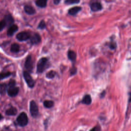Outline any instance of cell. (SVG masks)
<instances>
[{"instance_id":"obj_1","label":"cell","mask_w":131,"mask_h":131,"mask_svg":"<svg viewBox=\"0 0 131 131\" xmlns=\"http://www.w3.org/2000/svg\"><path fill=\"white\" fill-rule=\"evenodd\" d=\"M48 59L46 57H42L39 60L37 64V73H42L45 70L48 64Z\"/></svg>"},{"instance_id":"obj_2","label":"cell","mask_w":131,"mask_h":131,"mask_svg":"<svg viewBox=\"0 0 131 131\" xmlns=\"http://www.w3.org/2000/svg\"><path fill=\"white\" fill-rule=\"evenodd\" d=\"M17 122L20 126H25L28 123V119L27 114L25 112L21 113L17 118Z\"/></svg>"},{"instance_id":"obj_3","label":"cell","mask_w":131,"mask_h":131,"mask_svg":"<svg viewBox=\"0 0 131 131\" xmlns=\"http://www.w3.org/2000/svg\"><path fill=\"white\" fill-rule=\"evenodd\" d=\"M30 112L32 117L36 118L38 115V108L37 104L34 100L31 101L30 103Z\"/></svg>"},{"instance_id":"obj_4","label":"cell","mask_w":131,"mask_h":131,"mask_svg":"<svg viewBox=\"0 0 131 131\" xmlns=\"http://www.w3.org/2000/svg\"><path fill=\"white\" fill-rule=\"evenodd\" d=\"M23 75H24V79L26 83H27L28 86L31 88H33L34 85V81L32 79V77L31 76V75H30V74L28 72L25 71L24 72Z\"/></svg>"},{"instance_id":"obj_5","label":"cell","mask_w":131,"mask_h":131,"mask_svg":"<svg viewBox=\"0 0 131 131\" xmlns=\"http://www.w3.org/2000/svg\"><path fill=\"white\" fill-rule=\"evenodd\" d=\"M30 34L27 32H21L18 33L16 35V38L19 41H25L30 38Z\"/></svg>"},{"instance_id":"obj_6","label":"cell","mask_w":131,"mask_h":131,"mask_svg":"<svg viewBox=\"0 0 131 131\" xmlns=\"http://www.w3.org/2000/svg\"><path fill=\"white\" fill-rule=\"evenodd\" d=\"M19 92V88L14 86L11 87H8L7 89L8 95L10 97H14L16 96Z\"/></svg>"},{"instance_id":"obj_7","label":"cell","mask_w":131,"mask_h":131,"mask_svg":"<svg viewBox=\"0 0 131 131\" xmlns=\"http://www.w3.org/2000/svg\"><path fill=\"white\" fill-rule=\"evenodd\" d=\"M25 68L29 71L31 72L33 69V63L32 61V58L30 55H28L26 59L25 63Z\"/></svg>"},{"instance_id":"obj_8","label":"cell","mask_w":131,"mask_h":131,"mask_svg":"<svg viewBox=\"0 0 131 131\" xmlns=\"http://www.w3.org/2000/svg\"><path fill=\"white\" fill-rule=\"evenodd\" d=\"M90 8L92 11L96 12L102 9V5L98 2H94L90 4Z\"/></svg>"},{"instance_id":"obj_9","label":"cell","mask_w":131,"mask_h":131,"mask_svg":"<svg viewBox=\"0 0 131 131\" xmlns=\"http://www.w3.org/2000/svg\"><path fill=\"white\" fill-rule=\"evenodd\" d=\"M30 38L32 44H37L41 41L40 36L38 33H34Z\"/></svg>"},{"instance_id":"obj_10","label":"cell","mask_w":131,"mask_h":131,"mask_svg":"<svg viewBox=\"0 0 131 131\" xmlns=\"http://www.w3.org/2000/svg\"><path fill=\"white\" fill-rule=\"evenodd\" d=\"M18 30V27L16 25H12L10 26L9 28L7 31V35L8 36H12L14 33L16 32Z\"/></svg>"},{"instance_id":"obj_11","label":"cell","mask_w":131,"mask_h":131,"mask_svg":"<svg viewBox=\"0 0 131 131\" xmlns=\"http://www.w3.org/2000/svg\"><path fill=\"white\" fill-rule=\"evenodd\" d=\"M4 20L5 21L6 26H11L12 25V24L14 21L13 17L11 16V15L8 14L5 15Z\"/></svg>"},{"instance_id":"obj_12","label":"cell","mask_w":131,"mask_h":131,"mask_svg":"<svg viewBox=\"0 0 131 131\" xmlns=\"http://www.w3.org/2000/svg\"><path fill=\"white\" fill-rule=\"evenodd\" d=\"M81 9V8L80 7L76 6V7H74L69 10L68 13L70 15H76L77 13H78Z\"/></svg>"},{"instance_id":"obj_13","label":"cell","mask_w":131,"mask_h":131,"mask_svg":"<svg viewBox=\"0 0 131 131\" xmlns=\"http://www.w3.org/2000/svg\"><path fill=\"white\" fill-rule=\"evenodd\" d=\"M24 10L26 13L30 15L33 14L35 12V9L33 7L29 5H26L24 7Z\"/></svg>"},{"instance_id":"obj_14","label":"cell","mask_w":131,"mask_h":131,"mask_svg":"<svg viewBox=\"0 0 131 131\" xmlns=\"http://www.w3.org/2000/svg\"><path fill=\"white\" fill-rule=\"evenodd\" d=\"M17 114V110L14 107H11L9 109H8L6 112V114L8 116L15 115Z\"/></svg>"},{"instance_id":"obj_15","label":"cell","mask_w":131,"mask_h":131,"mask_svg":"<svg viewBox=\"0 0 131 131\" xmlns=\"http://www.w3.org/2000/svg\"><path fill=\"white\" fill-rule=\"evenodd\" d=\"M68 56L72 61H74L76 58V54L73 51H69L68 53Z\"/></svg>"},{"instance_id":"obj_16","label":"cell","mask_w":131,"mask_h":131,"mask_svg":"<svg viewBox=\"0 0 131 131\" xmlns=\"http://www.w3.org/2000/svg\"><path fill=\"white\" fill-rule=\"evenodd\" d=\"M92 102L91 97L89 95H86L82 99V102L85 104H90Z\"/></svg>"},{"instance_id":"obj_17","label":"cell","mask_w":131,"mask_h":131,"mask_svg":"<svg viewBox=\"0 0 131 131\" xmlns=\"http://www.w3.org/2000/svg\"><path fill=\"white\" fill-rule=\"evenodd\" d=\"M47 0H37L36 1V5L41 8L45 7L47 5Z\"/></svg>"},{"instance_id":"obj_18","label":"cell","mask_w":131,"mask_h":131,"mask_svg":"<svg viewBox=\"0 0 131 131\" xmlns=\"http://www.w3.org/2000/svg\"><path fill=\"white\" fill-rule=\"evenodd\" d=\"M19 49H20L19 48V46L17 43H14L11 45L10 50L12 52L17 53V52H19Z\"/></svg>"},{"instance_id":"obj_19","label":"cell","mask_w":131,"mask_h":131,"mask_svg":"<svg viewBox=\"0 0 131 131\" xmlns=\"http://www.w3.org/2000/svg\"><path fill=\"white\" fill-rule=\"evenodd\" d=\"M7 87L8 85L5 83H2L0 84V93L2 95L5 94L6 91L7 90Z\"/></svg>"},{"instance_id":"obj_20","label":"cell","mask_w":131,"mask_h":131,"mask_svg":"<svg viewBox=\"0 0 131 131\" xmlns=\"http://www.w3.org/2000/svg\"><path fill=\"white\" fill-rule=\"evenodd\" d=\"M54 105L53 101L51 100H45L43 102V105L47 108H51Z\"/></svg>"},{"instance_id":"obj_21","label":"cell","mask_w":131,"mask_h":131,"mask_svg":"<svg viewBox=\"0 0 131 131\" xmlns=\"http://www.w3.org/2000/svg\"><path fill=\"white\" fill-rule=\"evenodd\" d=\"M55 74H56V73H55V71H50L48 73H47L46 77L48 78H50V79L53 78L55 76Z\"/></svg>"},{"instance_id":"obj_22","label":"cell","mask_w":131,"mask_h":131,"mask_svg":"<svg viewBox=\"0 0 131 131\" xmlns=\"http://www.w3.org/2000/svg\"><path fill=\"white\" fill-rule=\"evenodd\" d=\"M80 2V0H66L64 3L67 5H71L74 4H78Z\"/></svg>"},{"instance_id":"obj_23","label":"cell","mask_w":131,"mask_h":131,"mask_svg":"<svg viewBox=\"0 0 131 131\" xmlns=\"http://www.w3.org/2000/svg\"><path fill=\"white\" fill-rule=\"evenodd\" d=\"M11 73L10 72H6V73H0V79H3L4 78H7L10 76Z\"/></svg>"},{"instance_id":"obj_24","label":"cell","mask_w":131,"mask_h":131,"mask_svg":"<svg viewBox=\"0 0 131 131\" xmlns=\"http://www.w3.org/2000/svg\"><path fill=\"white\" fill-rule=\"evenodd\" d=\"M38 28L39 29H43L46 28V24H45V23L43 20H41L39 23V24L38 25Z\"/></svg>"},{"instance_id":"obj_25","label":"cell","mask_w":131,"mask_h":131,"mask_svg":"<svg viewBox=\"0 0 131 131\" xmlns=\"http://www.w3.org/2000/svg\"><path fill=\"white\" fill-rule=\"evenodd\" d=\"M6 26V24L5 21L4 20L0 21V31H1Z\"/></svg>"},{"instance_id":"obj_26","label":"cell","mask_w":131,"mask_h":131,"mask_svg":"<svg viewBox=\"0 0 131 131\" xmlns=\"http://www.w3.org/2000/svg\"><path fill=\"white\" fill-rule=\"evenodd\" d=\"M15 85V81L13 79H11L10 80L9 83H8V87H11V86H14Z\"/></svg>"},{"instance_id":"obj_27","label":"cell","mask_w":131,"mask_h":131,"mask_svg":"<svg viewBox=\"0 0 131 131\" xmlns=\"http://www.w3.org/2000/svg\"><path fill=\"white\" fill-rule=\"evenodd\" d=\"M100 127L99 126H96L90 130V131H100Z\"/></svg>"},{"instance_id":"obj_28","label":"cell","mask_w":131,"mask_h":131,"mask_svg":"<svg viewBox=\"0 0 131 131\" xmlns=\"http://www.w3.org/2000/svg\"><path fill=\"white\" fill-rule=\"evenodd\" d=\"M116 47V44L115 42H112L110 43V48L111 49H114Z\"/></svg>"},{"instance_id":"obj_29","label":"cell","mask_w":131,"mask_h":131,"mask_svg":"<svg viewBox=\"0 0 131 131\" xmlns=\"http://www.w3.org/2000/svg\"><path fill=\"white\" fill-rule=\"evenodd\" d=\"M76 73V69L75 68H73L72 69V70L71 71V73L72 75H73V74H75V73Z\"/></svg>"},{"instance_id":"obj_30","label":"cell","mask_w":131,"mask_h":131,"mask_svg":"<svg viewBox=\"0 0 131 131\" xmlns=\"http://www.w3.org/2000/svg\"><path fill=\"white\" fill-rule=\"evenodd\" d=\"M1 131H12L8 127H6V128H4L3 130H2Z\"/></svg>"},{"instance_id":"obj_31","label":"cell","mask_w":131,"mask_h":131,"mask_svg":"<svg viewBox=\"0 0 131 131\" xmlns=\"http://www.w3.org/2000/svg\"><path fill=\"white\" fill-rule=\"evenodd\" d=\"M60 0H53V2H54V3L56 5H57L59 3Z\"/></svg>"},{"instance_id":"obj_32","label":"cell","mask_w":131,"mask_h":131,"mask_svg":"<svg viewBox=\"0 0 131 131\" xmlns=\"http://www.w3.org/2000/svg\"><path fill=\"white\" fill-rule=\"evenodd\" d=\"M2 118H3V116H2V115L0 114V120H1Z\"/></svg>"},{"instance_id":"obj_33","label":"cell","mask_w":131,"mask_h":131,"mask_svg":"<svg viewBox=\"0 0 131 131\" xmlns=\"http://www.w3.org/2000/svg\"><path fill=\"white\" fill-rule=\"evenodd\" d=\"M129 101H131V94L130 95V97H129Z\"/></svg>"}]
</instances>
